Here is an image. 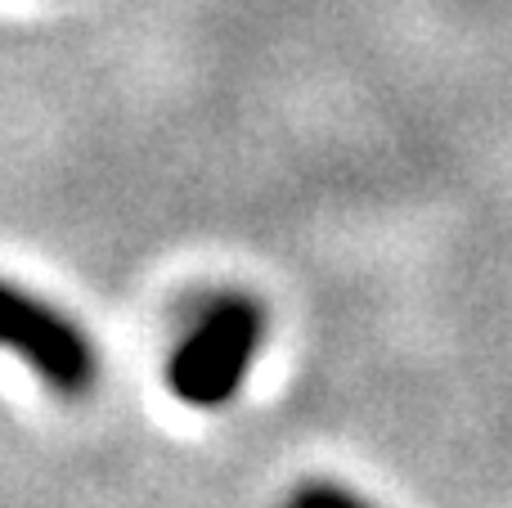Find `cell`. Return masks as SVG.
<instances>
[{
	"mask_svg": "<svg viewBox=\"0 0 512 508\" xmlns=\"http://www.w3.org/2000/svg\"><path fill=\"white\" fill-rule=\"evenodd\" d=\"M265 338V306L252 293H225L203 311L167 365L171 396L189 410H221L234 401Z\"/></svg>",
	"mask_w": 512,
	"mask_h": 508,
	"instance_id": "obj_1",
	"label": "cell"
},
{
	"mask_svg": "<svg viewBox=\"0 0 512 508\" xmlns=\"http://www.w3.org/2000/svg\"><path fill=\"white\" fill-rule=\"evenodd\" d=\"M0 347L23 356L54 396H86L99 383V351L72 315L0 279Z\"/></svg>",
	"mask_w": 512,
	"mask_h": 508,
	"instance_id": "obj_2",
	"label": "cell"
},
{
	"mask_svg": "<svg viewBox=\"0 0 512 508\" xmlns=\"http://www.w3.org/2000/svg\"><path fill=\"white\" fill-rule=\"evenodd\" d=\"M283 508H373V504L360 500L355 491H346V486H337V482H306L288 495Z\"/></svg>",
	"mask_w": 512,
	"mask_h": 508,
	"instance_id": "obj_3",
	"label": "cell"
}]
</instances>
